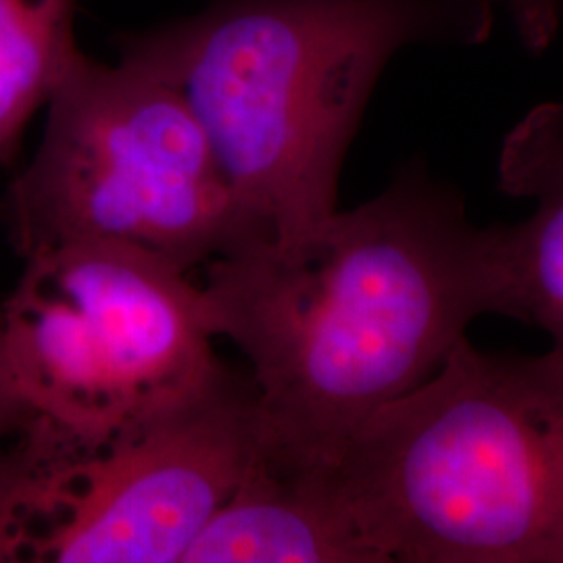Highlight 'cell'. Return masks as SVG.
Instances as JSON below:
<instances>
[{"instance_id": "6da1fadb", "label": "cell", "mask_w": 563, "mask_h": 563, "mask_svg": "<svg viewBox=\"0 0 563 563\" xmlns=\"http://www.w3.org/2000/svg\"><path fill=\"white\" fill-rule=\"evenodd\" d=\"M211 334L253 369L263 451L332 467L374 413L426 383L484 313L509 318L501 228L409 163L376 199L209 262Z\"/></svg>"}, {"instance_id": "5b68a950", "label": "cell", "mask_w": 563, "mask_h": 563, "mask_svg": "<svg viewBox=\"0 0 563 563\" xmlns=\"http://www.w3.org/2000/svg\"><path fill=\"white\" fill-rule=\"evenodd\" d=\"M260 444L253 383L78 428L32 413L0 449V563H181Z\"/></svg>"}, {"instance_id": "7a4b0ae2", "label": "cell", "mask_w": 563, "mask_h": 563, "mask_svg": "<svg viewBox=\"0 0 563 563\" xmlns=\"http://www.w3.org/2000/svg\"><path fill=\"white\" fill-rule=\"evenodd\" d=\"M493 23L490 0H209L115 46L188 102L251 239H286L339 209L342 163L393 55L476 46Z\"/></svg>"}, {"instance_id": "9c48e42d", "label": "cell", "mask_w": 563, "mask_h": 563, "mask_svg": "<svg viewBox=\"0 0 563 563\" xmlns=\"http://www.w3.org/2000/svg\"><path fill=\"white\" fill-rule=\"evenodd\" d=\"M74 20L76 0H0V165L80 51Z\"/></svg>"}, {"instance_id": "8992f818", "label": "cell", "mask_w": 563, "mask_h": 563, "mask_svg": "<svg viewBox=\"0 0 563 563\" xmlns=\"http://www.w3.org/2000/svg\"><path fill=\"white\" fill-rule=\"evenodd\" d=\"M0 318L23 399L69 426L146 420L230 378L201 286L136 249L81 242L27 257Z\"/></svg>"}, {"instance_id": "30bf717a", "label": "cell", "mask_w": 563, "mask_h": 563, "mask_svg": "<svg viewBox=\"0 0 563 563\" xmlns=\"http://www.w3.org/2000/svg\"><path fill=\"white\" fill-rule=\"evenodd\" d=\"M526 51L544 53L560 30V0H504Z\"/></svg>"}, {"instance_id": "3957f363", "label": "cell", "mask_w": 563, "mask_h": 563, "mask_svg": "<svg viewBox=\"0 0 563 563\" xmlns=\"http://www.w3.org/2000/svg\"><path fill=\"white\" fill-rule=\"evenodd\" d=\"M384 563H563V357L467 339L334 465Z\"/></svg>"}, {"instance_id": "8fae6325", "label": "cell", "mask_w": 563, "mask_h": 563, "mask_svg": "<svg viewBox=\"0 0 563 563\" xmlns=\"http://www.w3.org/2000/svg\"><path fill=\"white\" fill-rule=\"evenodd\" d=\"M32 413L34 411L23 399L20 386L15 383L9 353H7L2 318H0V449L20 430Z\"/></svg>"}, {"instance_id": "ba28073f", "label": "cell", "mask_w": 563, "mask_h": 563, "mask_svg": "<svg viewBox=\"0 0 563 563\" xmlns=\"http://www.w3.org/2000/svg\"><path fill=\"white\" fill-rule=\"evenodd\" d=\"M499 188L534 202L528 220L499 225L509 318L543 328L563 357V101L537 104L505 136Z\"/></svg>"}, {"instance_id": "277c9868", "label": "cell", "mask_w": 563, "mask_h": 563, "mask_svg": "<svg viewBox=\"0 0 563 563\" xmlns=\"http://www.w3.org/2000/svg\"><path fill=\"white\" fill-rule=\"evenodd\" d=\"M46 104L41 146L0 199L23 260L97 242L188 274L251 239L211 142L172 84L78 51Z\"/></svg>"}, {"instance_id": "52a82bcc", "label": "cell", "mask_w": 563, "mask_h": 563, "mask_svg": "<svg viewBox=\"0 0 563 563\" xmlns=\"http://www.w3.org/2000/svg\"><path fill=\"white\" fill-rule=\"evenodd\" d=\"M181 563H384L332 467H302L262 444Z\"/></svg>"}]
</instances>
